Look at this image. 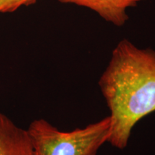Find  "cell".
I'll list each match as a JSON object with an SVG mask.
<instances>
[{
	"label": "cell",
	"instance_id": "1",
	"mask_svg": "<svg viewBox=\"0 0 155 155\" xmlns=\"http://www.w3.org/2000/svg\"><path fill=\"white\" fill-rule=\"evenodd\" d=\"M98 86L110 111L108 143L124 150L136 124L155 112V50L141 49L127 39L121 40Z\"/></svg>",
	"mask_w": 155,
	"mask_h": 155
},
{
	"label": "cell",
	"instance_id": "2",
	"mask_svg": "<svg viewBox=\"0 0 155 155\" xmlns=\"http://www.w3.org/2000/svg\"><path fill=\"white\" fill-rule=\"evenodd\" d=\"M111 122L109 116L100 121L63 131L43 119H35L27 130L35 155H97L108 142Z\"/></svg>",
	"mask_w": 155,
	"mask_h": 155
},
{
	"label": "cell",
	"instance_id": "3",
	"mask_svg": "<svg viewBox=\"0 0 155 155\" xmlns=\"http://www.w3.org/2000/svg\"><path fill=\"white\" fill-rule=\"evenodd\" d=\"M0 155H35L28 130L2 113H0Z\"/></svg>",
	"mask_w": 155,
	"mask_h": 155
},
{
	"label": "cell",
	"instance_id": "4",
	"mask_svg": "<svg viewBox=\"0 0 155 155\" xmlns=\"http://www.w3.org/2000/svg\"><path fill=\"white\" fill-rule=\"evenodd\" d=\"M63 4H73L94 11L104 20L121 27L129 19L127 9L145 0H58Z\"/></svg>",
	"mask_w": 155,
	"mask_h": 155
},
{
	"label": "cell",
	"instance_id": "5",
	"mask_svg": "<svg viewBox=\"0 0 155 155\" xmlns=\"http://www.w3.org/2000/svg\"><path fill=\"white\" fill-rule=\"evenodd\" d=\"M38 0H0V14L14 12L22 7H28Z\"/></svg>",
	"mask_w": 155,
	"mask_h": 155
}]
</instances>
